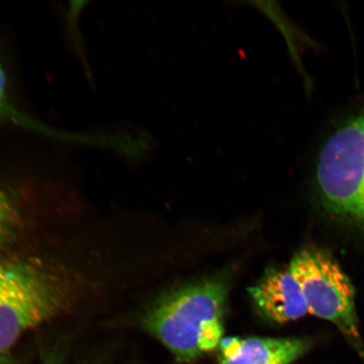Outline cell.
I'll list each match as a JSON object with an SVG mask.
<instances>
[{"label": "cell", "mask_w": 364, "mask_h": 364, "mask_svg": "<svg viewBox=\"0 0 364 364\" xmlns=\"http://www.w3.org/2000/svg\"><path fill=\"white\" fill-rule=\"evenodd\" d=\"M80 290V282L56 264L0 261V355L26 331L70 311Z\"/></svg>", "instance_id": "6da1fadb"}, {"label": "cell", "mask_w": 364, "mask_h": 364, "mask_svg": "<svg viewBox=\"0 0 364 364\" xmlns=\"http://www.w3.org/2000/svg\"><path fill=\"white\" fill-rule=\"evenodd\" d=\"M226 298V285L220 279L181 287L149 306L140 324L177 360L193 362L220 347Z\"/></svg>", "instance_id": "7a4b0ae2"}, {"label": "cell", "mask_w": 364, "mask_h": 364, "mask_svg": "<svg viewBox=\"0 0 364 364\" xmlns=\"http://www.w3.org/2000/svg\"><path fill=\"white\" fill-rule=\"evenodd\" d=\"M316 181L332 211L364 227V111L323 144Z\"/></svg>", "instance_id": "3957f363"}, {"label": "cell", "mask_w": 364, "mask_h": 364, "mask_svg": "<svg viewBox=\"0 0 364 364\" xmlns=\"http://www.w3.org/2000/svg\"><path fill=\"white\" fill-rule=\"evenodd\" d=\"M289 270L302 291L309 312L333 323L363 353L353 286L338 264L323 250L308 249L296 255Z\"/></svg>", "instance_id": "277c9868"}, {"label": "cell", "mask_w": 364, "mask_h": 364, "mask_svg": "<svg viewBox=\"0 0 364 364\" xmlns=\"http://www.w3.org/2000/svg\"><path fill=\"white\" fill-rule=\"evenodd\" d=\"M249 293L257 311L272 322L284 324L309 313L302 291L289 270L267 271Z\"/></svg>", "instance_id": "5b68a950"}, {"label": "cell", "mask_w": 364, "mask_h": 364, "mask_svg": "<svg viewBox=\"0 0 364 364\" xmlns=\"http://www.w3.org/2000/svg\"><path fill=\"white\" fill-rule=\"evenodd\" d=\"M309 348L302 338H223L218 364H291Z\"/></svg>", "instance_id": "8992f818"}, {"label": "cell", "mask_w": 364, "mask_h": 364, "mask_svg": "<svg viewBox=\"0 0 364 364\" xmlns=\"http://www.w3.org/2000/svg\"><path fill=\"white\" fill-rule=\"evenodd\" d=\"M21 217L19 208L6 191L0 188V250L15 238Z\"/></svg>", "instance_id": "52a82bcc"}, {"label": "cell", "mask_w": 364, "mask_h": 364, "mask_svg": "<svg viewBox=\"0 0 364 364\" xmlns=\"http://www.w3.org/2000/svg\"><path fill=\"white\" fill-rule=\"evenodd\" d=\"M0 119H7L11 122H19L20 124L33 126V122H28L25 116L17 112L8 101L6 94V76L1 63H0Z\"/></svg>", "instance_id": "ba28073f"}, {"label": "cell", "mask_w": 364, "mask_h": 364, "mask_svg": "<svg viewBox=\"0 0 364 364\" xmlns=\"http://www.w3.org/2000/svg\"><path fill=\"white\" fill-rule=\"evenodd\" d=\"M65 348L58 344L48 349L42 355L41 364H63L65 360Z\"/></svg>", "instance_id": "9c48e42d"}, {"label": "cell", "mask_w": 364, "mask_h": 364, "mask_svg": "<svg viewBox=\"0 0 364 364\" xmlns=\"http://www.w3.org/2000/svg\"><path fill=\"white\" fill-rule=\"evenodd\" d=\"M0 364H16L9 354L0 355Z\"/></svg>", "instance_id": "30bf717a"}]
</instances>
